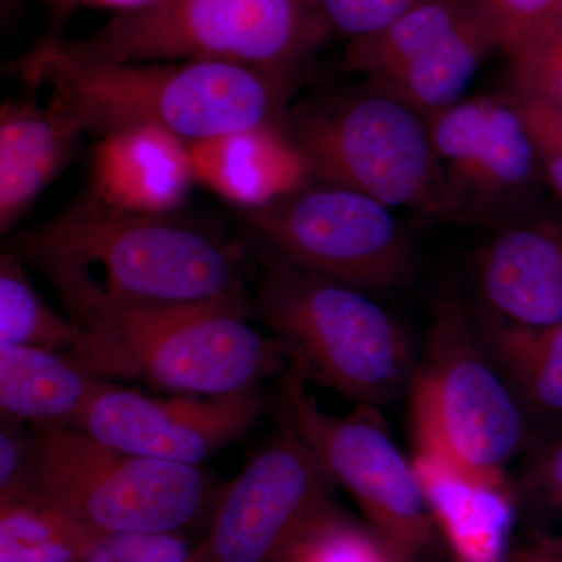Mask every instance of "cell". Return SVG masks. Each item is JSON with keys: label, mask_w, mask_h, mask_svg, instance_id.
I'll use <instances>...</instances> for the list:
<instances>
[{"label": "cell", "mask_w": 562, "mask_h": 562, "mask_svg": "<svg viewBox=\"0 0 562 562\" xmlns=\"http://www.w3.org/2000/svg\"><path fill=\"white\" fill-rule=\"evenodd\" d=\"M183 144L157 131L105 136L92 151L88 191L124 209L172 213L194 179Z\"/></svg>", "instance_id": "17"}, {"label": "cell", "mask_w": 562, "mask_h": 562, "mask_svg": "<svg viewBox=\"0 0 562 562\" xmlns=\"http://www.w3.org/2000/svg\"><path fill=\"white\" fill-rule=\"evenodd\" d=\"M190 146L194 177L238 203L239 209L260 205L308 180L283 127Z\"/></svg>", "instance_id": "20"}, {"label": "cell", "mask_w": 562, "mask_h": 562, "mask_svg": "<svg viewBox=\"0 0 562 562\" xmlns=\"http://www.w3.org/2000/svg\"><path fill=\"white\" fill-rule=\"evenodd\" d=\"M425 120L449 220L506 217L543 183L522 117L506 94L462 99Z\"/></svg>", "instance_id": "12"}, {"label": "cell", "mask_w": 562, "mask_h": 562, "mask_svg": "<svg viewBox=\"0 0 562 562\" xmlns=\"http://www.w3.org/2000/svg\"><path fill=\"white\" fill-rule=\"evenodd\" d=\"M9 250L49 279L76 324L106 310L249 297L241 244L173 211L124 209L91 191Z\"/></svg>", "instance_id": "1"}, {"label": "cell", "mask_w": 562, "mask_h": 562, "mask_svg": "<svg viewBox=\"0 0 562 562\" xmlns=\"http://www.w3.org/2000/svg\"><path fill=\"white\" fill-rule=\"evenodd\" d=\"M547 557L553 562H562V538H547L538 542Z\"/></svg>", "instance_id": "34"}, {"label": "cell", "mask_w": 562, "mask_h": 562, "mask_svg": "<svg viewBox=\"0 0 562 562\" xmlns=\"http://www.w3.org/2000/svg\"><path fill=\"white\" fill-rule=\"evenodd\" d=\"M331 476L290 428L254 454L214 503L191 562H295L341 524Z\"/></svg>", "instance_id": "10"}, {"label": "cell", "mask_w": 562, "mask_h": 562, "mask_svg": "<svg viewBox=\"0 0 562 562\" xmlns=\"http://www.w3.org/2000/svg\"><path fill=\"white\" fill-rule=\"evenodd\" d=\"M295 562H327L325 561L324 553L319 549V546L314 547V549L310 550L305 557H302L301 560Z\"/></svg>", "instance_id": "35"}, {"label": "cell", "mask_w": 562, "mask_h": 562, "mask_svg": "<svg viewBox=\"0 0 562 562\" xmlns=\"http://www.w3.org/2000/svg\"><path fill=\"white\" fill-rule=\"evenodd\" d=\"M413 419L417 452L465 475L506 482V464L525 439L522 413L457 299L442 302L432 319L413 376Z\"/></svg>", "instance_id": "8"}, {"label": "cell", "mask_w": 562, "mask_h": 562, "mask_svg": "<svg viewBox=\"0 0 562 562\" xmlns=\"http://www.w3.org/2000/svg\"><path fill=\"white\" fill-rule=\"evenodd\" d=\"M476 280L490 313L519 325L562 321V220L505 225L484 244Z\"/></svg>", "instance_id": "14"}, {"label": "cell", "mask_w": 562, "mask_h": 562, "mask_svg": "<svg viewBox=\"0 0 562 562\" xmlns=\"http://www.w3.org/2000/svg\"><path fill=\"white\" fill-rule=\"evenodd\" d=\"M283 131L308 180L341 184L391 206L446 217L427 120L369 83L288 111Z\"/></svg>", "instance_id": "6"}, {"label": "cell", "mask_w": 562, "mask_h": 562, "mask_svg": "<svg viewBox=\"0 0 562 562\" xmlns=\"http://www.w3.org/2000/svg\"><path fill=\"white\" fill-rule=\"evenodd\" d=\"M532 479L547 503L562 514V438L539 457Z\"/></svg>", "instance_id": "31"}, {"label": "cell", "mask_w": 562, "mask_h": 562, "mask_svg": "<svg viewBox=\"0 0 562 562\" xmlns=\"http://www.w3.org/2000/svg\"><path fill=\"white\" fill-rule=\"evenodd\" d=\"M239 214L268 257L358 290H391L412 272L408 233L364 192L306 180Z\"/></svg>", "instance_id": "9"}, {"label": "cell", "mask_w": 562, "mask_h": 562, "mask_svg": "<svg viewBox=\"0 0 562 562\" xmlns=\"http://www.w3.org/2000/svg\"><path fill=\"white\" fill-rule=\"evenodd\" d=\"M2 2H3V7H5V2L9 3L10 0H2Z\"/></svg>", "instance_id": "36"}, {"label": "cell", "mask_w": 562, "mask_h": 562, "mask_svg": "<svg viewBox=\"0 0 562 562\" xmlns=\"http://www.w3.org/2000/svg\"><path fill=\"white\" fill-rule=\"evenodd\" d=\"M32 436L16 424L3 422L0 431V503L18 501L31 492Z\"/></svg>", "instance_id": "29"}, {"label": "cell", "mask_w": 562, "mask_h": 562, "mask_svg": "<svg viewBox=\"0 0 562 562\" xmlns=\"http://www.w3.org/2000/svg\"><path fill=\"white\" fill-rule=\"evenodd\" d=\"M249 297L95 313L80 327L124 351L139 376L176 392L257 390L288 371L286 347L250 324Z\"/></svg>", "instance_id": "7"}, {"label": "cell", "mask_w": 562, "mask_h": 562, "mask_svg": "<svg viewBox=\"0 0 562 562\" xmlns=\"http://www.w3.org/2000/svg\"><path fill=\"white\" fill-rule=\"evenodd\" d=\"M251 310L292 368L358 405H386L414 376L408 338L369 292L262 255Z\"/></svg>", "instance_id": "4"}, {"label": "cell", "mask_w": 562, "mask_h": 562, "mask_svg": "<svg viewBox=\"0 0 562 562\" xmlns=\"http://www.w3.org/2000/svg\"><path fill=\"white\" fill-rule=\"evenodd\" d=\"M509 90L562 109V13L506 54Z\"/></svg>", "instance_id": "25"}, {"label": "cell", "mask_w": 562, "mask_h": 562, "mask_svg": "<svg viewBox=\"0 0 562 562\" xmlns=\"http://www.w3.org/2000/svg\"><path fill=\"white\" fill-rule=\"evenodd\" d=\"M436 530L454 562H508L516 506L508 482L465 475L424 452L413 460Z\"/></svg>", "instance_id": "15"}, {"label": "cell", "mask_w": 562, "mask_h": 562, "mask_svg": "<svg viewBox=\"0 0 562 562\" xmlns=\"http://www.w3.org/2000/svg\"><path fill=\"white\" fill-rule=\"evenodd\" d=\"M105 541L32 492L0 503V561L85 562Z\"/></svg>", "instance_id": "24"}, {"label": "cell", "mask_w": 562, "mask_h": 562, "mask_svg": "<svg viewBox=\"0 0 562 562\" xmlns=\"http://www.w3.org/2000/svg\"><path fill=\"white\" fill-rule=\"evenodd\" d=\"M24 260L14 251L0 257V344L54 351L99 379H135L127 355L61 316L33 286Z\"/></svg>", "instance_id": "18"}, {"label": "cell", "mask_w": 562, "mask_h": 562, "mask_svg": "<svg viewBox=\"0 0 562 562\" xmlns=\"http://www.w3.org/2000/svg\"><path fill=\"white\" fill-rule=\"evenodd\" d=\"M31 492L101 539L179 535L214 495L201 465L122 452L58 425L32 435Z\"/></svg>", "instance_id": "5"}, {"label": "cell", "mask_w": 562, "mask_h": 562, "mask_svg": "<svg viewBox=\"0 0 562 562\" xmlns=\"http://www.w3.org/2000/svg\"><path fill=\"white\" fill-rule=\"evenodd\" d=\"M480 0H428L382 31L349 41L347 68L379 83L417 60L460 25Z\"/></svg>", "instance_id": "22"}, {"label": "cell", "mask_w": 562, "mask_h": 562, "mask_svg": "<svg viewBox=\"0 0 562 562\" xmlns=\"http://www.w3.org/2000/svg\"><path fill=\"white\" fill-rule=\"evenodd\" d=\"M102 380L54 351L0 344L3 422L74 427Z\"/></svg>", "instance_id": "19"}, {"label": "cell", "mask_w": 562, "mask_h": 562, "mask_svg": "<svg viewBox=\"0 0 562 562\" xmlns=\"http://www.w3.org/2000/svg\"><path fill=\"white\" fill-rule=\"evenodd\" d=\"M266 405L262 387L202 401L149 397L102 380L72 428L122 452L201 465L244 438Z\"/></svg>", "instance_id": "13"}, {"label": "cell", "mask_w": 562, "mask_h": 562, "mask_svg": "<svg viewBox=\"0 0 562 562\" xmlns=\"http://www.w3.org/2000/svg\"><path fill=\"white\" fill-rule=\"evenodd\" d=\"M0 562H3V561H0Z\"/></svg>", "instance_id": "37"}, {"label": "cell", "mask_w": 562, "mask_h": 562, "mask_svg": "<svg viewBox=\"0 0 562 562\" xmlns=\"http://www.w3.org/2000/svg\"><path fill=\"white\" fill-rule=\"evenodd\" d=\"M505 94L522 117L543 183L562 201V109L509 88Z\"/></svg>", "instance_id": "26"}, {"label": "cell", "mask_w": 562, "mask_h": 562, "mask_svg": "<svg viewBox=\"0 0 562 562\" xmlns=\"http://www.w3.org/2000/svg\"><path fill=\"white\" fill-rule=\"evenodd\" d=\"M85 562H191V558L188 553L183 560L171 561L143 539L122 538L103 543Z\"/></svg>", "instance_id": "30"}, {"label": "cell", "mask_w": 562, "mask_h": 562, "mask_svg": "<svg viewBox=\"0 0 562 562\" xmlns=\"http://www.w3.org/2000/svg\"><path fill=\"white\" fill-rule=\"evenodd\" d=\"M508 562H553L547 557L546 552L535 543L531 547H525V549H514L512 558Z\"/></svg>", "instance_id": "33"}, {"label": "cell", "mask_w": 562, "mask_h": 562, "mask_svg": "<svg viewBox=\"0 0 562 562\" xmlns=\"http://www.w3.org/2000/svg\"><path fill=\"white\" fill-rule=\"evenodd\" d=\"M482 7L505 54L562 13V0H482Z\"/></svg>", "instance_id": "28"}, {"label": "cell", "mask_w": 562, "mask_h": 562, "mask_svg": "<svg viewBox=\"0 0 562 562\" xmlns=\"http://www.w3.org/2000/svg\"><path fill=\"white\" fill-rule=\"evenodd\" d=\"M281 424L319 458L335 484L360 505L369 530L395 562H417L431 546L435 524L413 461L392 441L372 406L349 416L321 408L306 379L288 366L280 386Z\"/></svg>", "instance_id": "11"}, {"label": "cell", "mask_w": 562, "mask_h": 562, "mask_svg": "<svg viewBox=\"0 0 562 562\" xmlns=\"http://www.w3.org/2000/svg\"><path fill=\"white\" fill-rule=\"evenodd\" d=\"M494 49H498L497 36L480 0L479 7L430 50L390 79L369 83L427 117L462 101L480 65Z\"/></svg>", "instance_id": "21"}, {"label": "cell", "mask_w": 562, "mask_h": 562, "mask_svg": "<svg viewBox=\"0 0 562 562\" xmlns=\"http://www.w3.org/2000/svg\"><path fill=\"white\" fill-rule=\"evenodd\" d=\"M428 0H321L331 33L349 41L382 31Z\"/></svg>", "instance_id": "27"}, {"label": "cell", "mask_w": 562, "mask_h": 562, "mask_svg": "<svg viewBox=\"0 0 562 562\" xmlns=\"http://www.w3.org/2000/svg\"><path fill=\"white\" fill-rule=\"evenodd\" d=\"M9 70L49 88L85 133L157 131L190 144L283 127L295 87L231 63L72 60L43 40Z\"/></svg>", "instance_id": "2"}, {"label": "cell", "mask_w": 562, "mask_h": 562, "mask_svg": "<svg viewBox=\"0 0 562 562\" xmlns=\"http://www.w3.org/2000/svg\"><path fill=\"white\" fill-rule=\"evenodd\" d=\"M487 346L525 398L543 412L562 413V321L519 325L487 314Z\"/></svg>", "instance_id": "23"}, {"label": "cell", "mask_w": 562, "mask_h": 562, "mask_svg": "<svg viewBox=\"0 0 562 562\" xmlns=\"http://www.w3.org/2000/svg\"><path fill=\"white\" fill-rule=\"evenodd\" d=\"M331 35L321 0H158L44 43L90 63L221 61L294 83Z\"/></svg>", "instance_id": "3"}, {"label": "cell", "mask_w": 562, "mask_h": 562, "mask_svg": "<svg viewBox=\"0 0 562 562\" xmlns=\"http://www.w3.org/2000/svg\"><path fill=\"white\" fill-rule=\"evenodd\" d=\"M85 131L60 103H3L0 110V232L13 231L72 160Z\"/></svg>", "instance_id": "16"}, {"label": "cell", "mask_w": 562, "mask_h": 562, "mask_svg": "<svg viewBox=\"0 0 562 562\" xmlns=\"http://www.w3.org/2000/svg\"><path fill=\"white\" fill-rule=\"evenodd\" d=\"M55 9L68 10L74 7H94V9L111 10L113 13L133 11L149 7L158 0H50Z\"/></svg>", "instance_id": "32"}]
</instances>
